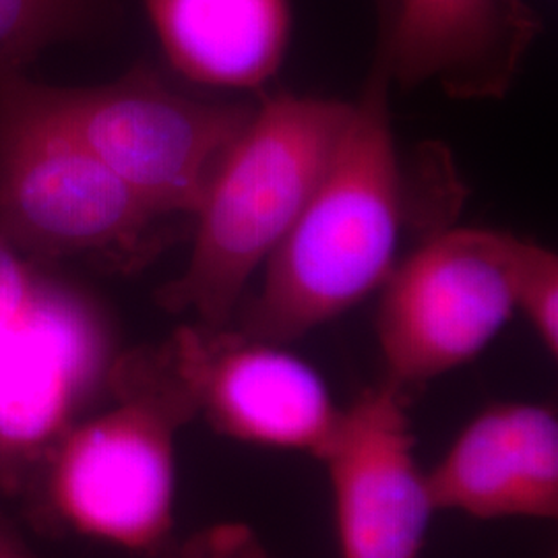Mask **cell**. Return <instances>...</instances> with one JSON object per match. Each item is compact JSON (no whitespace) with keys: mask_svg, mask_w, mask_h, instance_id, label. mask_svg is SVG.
Wrapping results in <instances>:
<instances>
[{"mask_svg":"<svg viewBox=\"0 0 558 558\" xmlns=\"http://www.w3.org/2000/svg\"><path fill=\"white\" fill-rule=\"evenodd\" d=\"M389 85L375 66L319 184L265 263L240 331L274 343L302 338L383 288L396 269L403 179Z\"/></svg>","mask_w":558,"mask_h":558,"instance_id":"obj_1","label":"cell"},{"mask_svg":"<svg viewBox=\"0 0 558 558\" xmlns=\"http://www.w3.org/2000/svg\"><path fill=\"white\" fill-rule=\"evenodd\" d=\"M352 104L281 94L255 106L209 182L191 260L160 290L172 313L228 327L253 274L286 239L331 160Z\"/></svg>","mask_w":558,"mask_h":558,"instance_id":"obj_2","label":"cell"},{"mask_svg":"<svg viewBox=\"0 0 558 558\" xmlns=\"http://www.w3.org/2000/svg\"><path fill=\"white\" fill-rule=\"evenodd\" d=\"M119 385V405L64 435L50 497L75 532L141 553L174 525L177 435L195 410L163 352L129 362Z\"/></svg>","mask_w":558,"mask_h":558,"instance_id":"obj_3","label":"cell"},{"mask_svg":"<svg viewBox=\"0 0 558 558\" xmlns=\"http://www.w3.org/2000/svg\"><path fill=\"white\" fill-rule=\"evenodd\" d=\"M122 180L52 119L20 73L0 75V226L46 253H96L135 267L156 246V223Z\"/></svg>","mask_w":558,"mask_h":558,"instance_id":"obj_4","label":"cell"},{"mask_svg":"<svg viewBox=\"0 0 558 558\" xmlns=\"http://www.w3.org/2000/svg\"><path fill=\"white\" fill-rule=\"evenodd\" d=\"M34 98L160 216L199 211L221 158L255 106L193 100L151 71L89 89L32 83Z\"/></svg>","mask_w":558,"mask_h":558,"instance_id":"obj_5","label":"cell"},{"mask_svg":"<svg viewBox=\"0 0 558 558\" xmlns=\"http://www.w3.org/2000/svg\"><path fill=\"white\" fill-rule=\"evenodd\" d=\"M515 236L458 228L396 265L383 283L377 338L387 380L426 385L482 354L515 315Z\"/></svg>","mask_w":558,"mask_h":558,"instance_id":"obj_6","label":"cell"},{"mask_svg":"<svg viewBox=\"0 0 558 558\" xmlns=\"http://www.w3.org/2000/svg\"><path fill=\"white\" fill-rule=\"evenodd\" d=\"M163 356L195 416L228 439L319 459L338 426L327 383L279 343L199 325L182 329Z\"/></svg>","mask_w":558,"mask_h":558,"instance_id":"obj_7","label":"cell"},{"mask_svg":"<svg viewBox=\"0 0 558 558\" xmlns=\"http://www.w3.org/2000/svg\"><path fill=\"white\" fill-rule=\"evenodd\" d=\"M339 558H422L437 509L403 389L385 380L341 408L320 453Z\"/></svg>","mask_w":558,"mask_h":558,"instance_id":"obj_8","label":"cell"},{"mask_svg":"<svg viewBox=\"0 0 558 558\" xmlns=\"http://www.w3.org/2000/svg\"><path fill=\"white\" fill-rule=\"evenodd\" d=\"M539 29L525 0H385L375 66L403 89L437 83L456 100H500Z\"/></svg>","mask_w":558,"mask_h":558,"instance_id":"obj_9","label":"cell"},{"mask_svg":"<svg viewBox=\"0 0 558 558\" xmlns=\"http://www.w3.org/2000/svg\"><path fill=\"white\" fill-rule=\"evenodd\" d=\"M106 336L81 300L36 286L0 341V456H25L62 435L104 373Z\"/></svg>","mask_w":558,"mask_h":558,"instance_id":"obj_10","label":"cell"},{"mask_svg":"<svg viewBox=\"0 0 558 558\" xmlns=\"http://www.w3.org/2000/svg\"><path fill=\"white\" fill-rule=\"evenodd\" d=\"M437 513L478 521L558 515V418L550 405L495 403L428 470Z\"/></svg>","mask_w":558,"mask_h":558,"instance_id":"obj_11","label":"cell"},{"mask_svg":"<svg viewBox=\"0 0 558 558\" xmlns=\"http://www.w3.org/2000/svg\"><path fill=\"white\" fill-rule=\"evenodd\" d=\"M168 62L186 80L263 89L292 36L290 0H145Z\"/></svg>","mask_w":558,"mask_h":558,"instance_id":"obj_12","label":"cell"},{"mask_svg":"<svg viewBox=\"0 0 558 558\" xmlns=\"http://www.w3.org/2000/svg\"><path fill=\"white\" fill-rule=\"evenodd\" d=\"M114 0H0V75L17 73L44 46L96 25Z\"/></svg>","mask_w":558,"mask_h":558,"instance_id":"obj_13","label":"cell"},{"mask_svg":"<svg viewBox=\"0 0 558 558\" xmlns=\"http://www.w3.org/2000/svg\"><path fill=\"white\" fill-rule=\"evenodd\" d=\"M511 286L515 313H521L536 331L544 350L558 354V259L536 242L515 239Z\"/></svg>","mask_w":558,"mask_h":558,"instance_id":"obj_14","label":"cell"},{"mask_svg":"<svg viewBox=\"0 0 558 558\" xmlns=\"http://www.w3.org/2000/svg\"><path fill=\"white\" fill-rule=\"evenodd\" d=\"M36 290L15 253L0 239V319H15Z\"/></svg>","mask_w":558,"mask_h":558,"instance_id":"obj_15","label":"cell"},{"mask_svg":"<svg viewBox=\"0 0 558 558\" xmlns=\"http://www.w3.org/2000/svg\"><path fill=\"white\" fill-rule=\"evenodd\" d=\"M195 558H269L253 530L240 523H223L214 527Z\"/></svg>","mask_w":558,"mask_h":558,"instance_id":"obj_16","label":"cell"},{"mask_svg":"<svg viewBox=\"0 0 558 558\" xmlns=\"http://www.w3.org/2000/svg\"><path fill=\"white\" fill-rule=\"evenodd\" d=\"M0 558H38L21 539L17 530L0 513Z\"/></svg>","mask_w":558,"mask_h":558,"instance_id":"obj_17","label":"cell"}]
</instances>
